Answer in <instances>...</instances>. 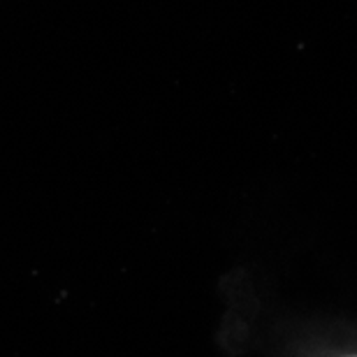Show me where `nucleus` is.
I'll return each mask as SVG.
<instances>
[{"label":"nucleus","mask_w":357,"mask_h":357,"mask_svg":"<svg viewBox=\"0 0 357 357\" xmlns=\"http://www.w3.org/2000/svg\"><path fill=\"white\" fill-rule=\"evenodd\" d=\"M346 357H357V355H346Z\"/></svg>","instance_id":"obj_1"}]
</instances>
